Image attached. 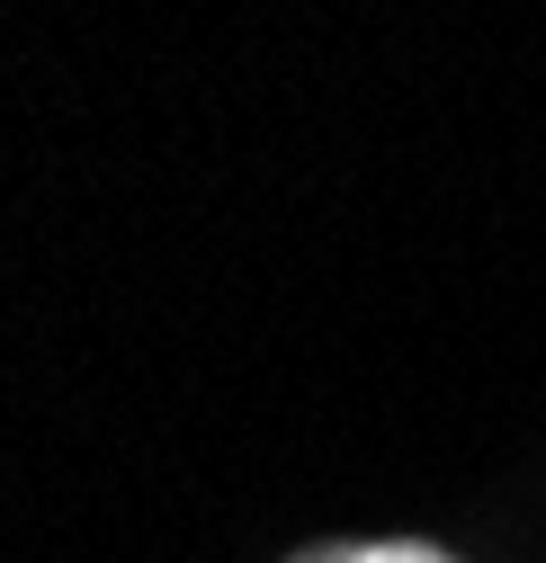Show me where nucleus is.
I'll return each instance as SVG.
<instances>
[{"mask_svg":"<svg viewBox=\"0 0 546 563\" xmlns=\"http://www.w3.org/2000/svg\"><path fill=\"white\" fill-rule=\"evenodd\" d=\"M340 563H448L439 545H340Z\"/></svg>","mask_w":546,"mask_h":563,"instance_id":"nucleus-1","label":"nucleus"},{"mask_svg":"<svg viewBox=\"0 0 546 563\" xmlns=\"http://www.w3.org/2000/svg\"><path fill=\"white\" fill-rule=\"evenodd\" d=\"M296 563H340V545H314V554H296Z\"/></svg>","mask_w":546,"mask_h":563,"instance_id":"nucleus-2","label":"nucleus"}]
</instances>
